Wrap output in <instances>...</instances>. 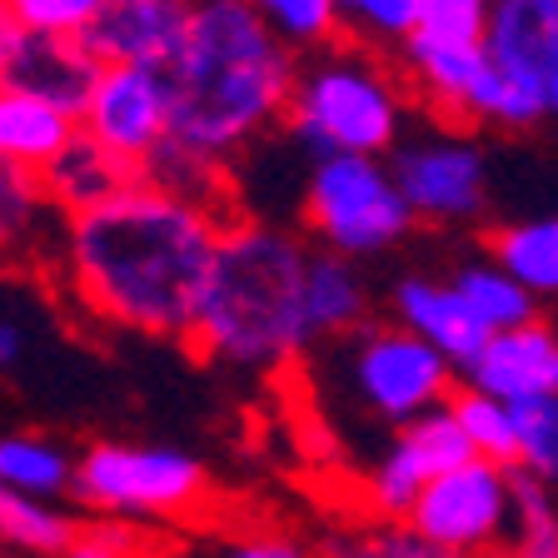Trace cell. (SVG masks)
<instances>
[{
    "label": "cell",
    "instance_id": "6da1fadb",
    "mask_svg": "<svg viewBox=\"0 0 558 558\" xmlns=\"http://www.w3.org/2000/svg\"><path fill=\"white\" fill-rule=\"evenodd\" d=\"M225 215L135 174L116 195L65 215L60 265L75 300L116 329L185 344Z\"/></svg>",
    "mask_w": 558,
    "mask_h": 558
},
{
    "label": "cell",
    "instance_id": "7a4b0ae2",
    "mask_svg": "<svg viewBox=\"0 0 558 558\" xmlns=\"http://www.w3.org/2000/svg\"><path fill=\"white\" fill-rule=\"evenodd\" d=\"M294 70L300 56L259 21L250 0H195L174 56L155 70L165 90V135L220 165L240 160L284 120Z\"/></svg>",
    "mask_w": 558,
    "mask_h": 558
},
{
    "label": "cell",
    "instance_id": "3957f363",
    "mask_svg": "<svg viewBox=\"0 0 558 558\" xmlns=\"http://www.w3.org/2000/svg\"><path fill=\"white\" fill-rule=\"evenodd\" d=\"M304 250L259 220H225L185 344L234 369H279L314 344L304 319Z\"/></svg>",
    "mask_w": 558,
    "mask_h": 558
},
{
    "label": "cell",
    "instance_id": "277c9868",
    "mask_svg": "<svg viewBox=\"0 0 558 558\" xmlns=\"http://www.w3.org/2000/svg\"><path fill=\"white\" fill-rule=\"evenodd\" d=\"M290 135L310 160L335 150L384 155L404 130V95L399 81L374 56L329 50L310 70H294L290 90Z\"/></svg>",
    "mask_w": 558,
    "mask_h": 558
},
{
    "label": "cell",
    "instance_id": "5b68a950",
    "mask_svg": "<svg viewBox=\"0 0 558 558\" xmlns=\"http://www.w3.org/2000/svg\"><path fill=\"white\" fill-rule=\"evenodd\" d=\"M304 220H310L314 240L325 250L349 259H369L414 230V209L404 205L395 174L379 155L335 150L310 165Z\"/></svg>",
    "mask_w": 558,
    "mask_h": 558
},
{
    "label": "cell",
    "instance_id": "8992f818",
    "mask_svg": "<svg viewBox=\"0 0 558 558\" xmlns=\"http://www.w3.org/2000/svg\"><path fill=\"white\" fill-rule=\"evenodd\" d=\"M70 494L100 513L180 519L205 504L209 484L190 453L165 444H95L70 474Z\"/></svg>",
    "mask_w": 558,
    "mask_h": 558
},
{
    "label": "cell",
    "instance_id": "52a82bcc",
    "mask_svg": "<svg viewBox=\"0 0 558 558\" xmlns=\"http://www.w3.org/2000/svg\"><path fill=\"white\" fill-rule=\"evenodd\" d=\"M404 523L429 544V554L499 548L509 538V484H504V464H494L484 453H469L464 464L424 478Z\"/></svg>",
    "mask_w": 558,
    "mask_h": 558
},
{
    "label": "cell",
    "instance_id": "ba28073f",
    "mask_svg": "<svg viewBox=\"0 0 558 558\" xmlns=\"http://www.w3.org/2000/svg\"><path fill=\"white\" fill-rule=\"evenodd\" d=\"M354 349H349V389L384 424H404L418 409L439 404L453 389V364L444 360L434 344H424L418 335L379 325H354Z\"/></svg>",
    "mask_w": 558,
    "mask_h": 558
},
{
    "label": "cell",
    "instance_id": "9c48e42d",
    "mask_svg": "<svg viewBox=\"0 0 558 558\" xmlns=\"http://www.w3.org/2000/svg\"><path fill=\"white\" fill-rule=\"evenodd\" d=\"M399 50H404V65L414 70L424 100H434L444 116L499 120V125H544L534 116V105L499 81V70L488 65L484 46H444V40H424V35L409 31L399 40Z\"/></svg>",
    "mask_w": 558,
    "mask_h": 558
},
{
    "label": "cell",
    "instance_id": "30bf717a",
    "mask_svg": "<svg viewBox=\"0 0 558 558\" xmlns=\"http://www.w3.org/2000/svg\"><path fill=\"white\" fill-rule=\"evenodd\" d=\"M488 65L513 95L548 120L558 110V0H488L484 35Z\"/></svg>",
    "mask_w": 558,
    "mask_h": 558
},
{
    "label": "cell",
    "instance_id": "8fae6325",
    "mask_svg": "<svg viewBox=\"0 0 558 558\" xmlns=\"http://www.w3.org/2000/svg\"><path fill=\"white\" fill-rule=\"evenodd\" d=\"M389 174H395L404 205L414 209V220L459 225L484 215V195H488L484 150L459 135H434L399 150Z\"/></svg>",
    "mask_w": 558,
    "mask_h": 558
},
{
    "label": "cell",
    "instance_id": "7c38bea8",
    "mask_svg": "<svg viewBox=\"0 0 558 558\" xmlns=\"http://www.w3.org/2000/svg\"><path fill=\"white\" fill-rule=\"evenodd\" d=\"M75 125L90 140H100L105 150L125 155L140 165L145 155L165 140V90L160 75L150 65H120V60H100L95 81L81 100Z\"/></svg>",
    "mask_w": 558,
    "mask_h": 558
},
{
    "label": "cell",
    "instance_id": "4fadbf2b",
    "mask_svg": "<svg viewBox=\"0 0 558 558\" xmlns=\"http://www.w3.org/2000/svg\"><path fill=\"white\" fill-rule=\"evenodd\" d=\"M185 11L190 5H180V0H100V11L81 25L75 40L95 60L160 70L180 46Z\"/></svg>",
    "mask_w": 558,
    "mask_h": 558
},
{
    "label": "cell",
    "instance_id": "5bb4252c",
    "mask_svg": "<svg viewBox=\"0 0 558 558\" xmlns=\"http://www.w3.org/2000/svg\"><path fill=\"white\" fill-rule=\"evenodd\" d=\"M464 379L484 395L504 399H534V395H558V339L544 325V314L529 319V325L513 329H494L484 339L474 360H469Z\"/></svg>",
    "mask_w": 558,
    "mask_h": 558
},
{
    "label": "cell",
    "instance_id": "9a60e30c",
    "mask_svg": "<svg viewBox=\"0 0 558 558\" xmlns=\"http://www.w3.org/2000/svg\"><path fill=\"white\" fill-rule=\"evenodd\" d=\"M395 314L409 335H418L424 344H434L444 360L453 364V374H464L469 360L484 349L488 329L478 325V314L459 300L453 284H439V279L424 275H404L395 284Z\"/></svg>",
    "mask_w": 558,
    "mask_h": 558
},
{
    "label": "cell",
    "instance_id": "2e32d148",
    "mask_svg": "<svg viewBox=\"0 0 558 558\" xmlns=\"http://www.w3.org/2000/svg\"><path fill=\"white\" fill-rule=\"evenodd\" d=\"M95 65H100V60H95L75 35L25 31L21 50H15V60L0 85H21V90H35V95H46V100H56L70 116H81V100L95 81Z\"/></svg>",
    "mask_w": 558,
    "mask_h": 558
},
{
    "label": "cell",
    "instance_id": "e0dca14e",
    "mask_svg": "<svg viewBox=\"0 0 558 558\" xmlns=\"http://www.w3.org/2000/svg\"><path fill=\"white\" fill-rule=\"evenodd\" d=\"M135 174H140V165H130L125 155H116V150H105L100 140H90L75 125V135L46 160L40 185H46L50 205H56L60 215H70V209H85V205H95V199L116 195Z\"/></svg>",
    "mask_w": 558,
    "mask_h": 558
},
{
    "label": "cell",
    "instance_id": "ac0fdd59",
    "mask_svg": "<svg viewBox=\"0 0 558 558\" xmlns=\"http://www.w3.org/2000/svg\"><path fill=\"white\" fill-rule=\"evenodd\" d=\"M70 135H75L70 110H60L46 95L21 90V85H0V160L40 174Z\"/></svg>",
    "mask_w": 558,
    "mask_h": 558
},
{
    "label": "cell",
    "instance_id": "d6986e66",
    "mask_svg": "<svg viewBox=\"0 0 558 558\" xmlns=\"http://www.w3.org/2000/svg\"><path fill=\"white\" fill-rule=\"evenodd\" d=\"M369 314V290L349 255L310 250L304 255V319L314 339H339Z\"/></svg>",
    "mask_w": 558,
    "mask_h": 558
},
{
    "label": "cell",
    "instance_id": "ffe728a7",
    "mask_svg": "<svg viewBox=\"0 0 558 558\" xmlns=\"http://www.w3.org/2000/svg\"><path fill=\"white\" fill-rule=\"evenodd\" d=\"M140 174H145L150 185H160V190H170V195L190 199V205L215 209V215L230 205V170H225L220 160H209V155L180 145V140H170V135H165L160 145L140 160Z\"/></svg>",
    "mask_w": 558,
    "mask_h": 558
},
{
    "label": "cell",
    "instance_id": "44dd1931",
    "mask_svg": "<svg viewBox=\"0 0 558 558\" xmlns=\"http://www.w3.org/2000/svg\"><path fill=\"white\" fill-rule=\"evenodd\" d=\"M81 519L60 509V499H31L21 488L0 484V544L21 554H70Z\"/></svg>",
    "mask_w": 558,
    "mask_h": 558
},
{
    "label": "cell",
    "instance_id": "7402d4cb",
    "mask_svg": "<svg viewBox=\"0 0 558 558\" xmlns=\"http://www.w3.org/2000/svg\"><path fill=\"white\" fill-rule=\"evenodd\" d=\"M50 195L35 170L0 160V259H21L40 250L50 234Z\"/></svg>",
    "mask_w": 558,
    "mask_h": 558
},
{
    "label": "cell",
    "instance_id": "603a6c76",
    "mask_svg": "<svg viewBox=\"0 0 558 558\" xmlns=\"http://www.w3.org/2000/svg\"><path fill=\"white\" fill-rule=\"evenodd\" d=\"M449 284L459 290V300L478 314V325H484L488 335H494V329L529 325V319H538V304H544L534 290H523L519 279L499 265H464Z\"/></svg>",
    "mask_w": 558,
    "mask_h": 558
},
{
    "label": "cell",
    "instance_id": "cb8c5ba5",
    "mask_svg": "<svg viewBox=\"0 0 558 558\" xmlns=\"http://www.w3.org/2000/svg\"><path fill=\"white\" fill-rule=\"evenodd\" d=\"M509 484V538L519 554L548 558L558 548V513H554V478L523 464H504Z\"/></svg>",
    "mask_w": 558,
    "mask_h": 558
},
{
    "label": "cell",
    "instance_id": "d4e9b609",
    "mask_svg": "<svg viewBox=\"0 0 558 558\" xmlns=\"http://www.w3.org/2000/svg\"><path fill=\"white\" fill-rule=\"evenodd\" d=\"M494 265L509 269L523 290H534L538 300L558 290V225L554 220H519L509 230L494 234Z\"/></svg>",
    "mask_w": 558,
    "mask_h": 558
},
{
    "label": "cell",
    "instance_id": "484cf974",
    "mask_svg": "<svg viewBox=\"0 0 558 558\" xmlns=\"http://www.w3.org/2000/svg\"><path fill=\"white\" fill-rule=\"evenodd\" d=\"M70 474H75V464L50 439H35V434H5L0 439V484L21 488L31 499H65Z\"/></svg>",
    "mask_w": 558,
    "mask_h": 558
},
{
    "label": "cell",
    "instance_id": "4316f807",
    "mask_svg": "<svg viewBox=\"0 0 558 558\" xmlns=\"http://www.w3.org/2000/svg\"><path fill=\"white\" fill-rule=\"evenodd\" d=\"M395 444L414 459L424 478L444 474V469H453V464H464L469 453H474L469 449V434L459 429V418H453V409L444 404V399L429 404V409H418L414 418H404Z\"/></svg>",
    "mask_w": 558,
    "mask_h": 558
},
{
    "label": "cell",
    "instance_id": "83f0119b",
    "mask_svg": "<svg viewBox=\"0 0 558 558\" xmlns=\"http://www.w3.org/2000/svg\"><path fill=\"white\" fill-rule=\"evenodd\" d=\"M444 404L453 409V418H459V429L469 434V449L474 453H484L494 464H513V459H519V449H513V418H509L504 399L464 384V389H449Z\"/></svg>",
    "mask_w": 558,
    "mask_h": 558
},
{
    "label": "cell",
    "instance_id": "f1b7e54d",
    "mask_svg": "<svg viewBox=\"0 0 558 558\" xmlns=\"http://www.w3.org/2000/svg\"><path fill=\"white\" fill-rule=\"evenodd\" d=\"M250 5L290 50L329 46L339 35V0H250Z\"/></svg>",
    "mask_w": 558,
    "mask_h": 558
},
{
    "label": "cell",
    "instance_id": "f546056e",
    "mask_svg": "<svg viewBox=\"0 0 558 558\" xmlns=\"http://www.w3.org/2000/svg\"><path fill=\"white\" fill-rule=\"evenodd\" d=\"M513 464L534 469V474L554 478L558 474V395H534V399H513Z\"/></svg>",
    "mask_w": 558,
    "mask_h": 558
},
{
    "label": "cell",
    "instance_id": "4dcf8cb0",
    "mask_svg": "<svg viewBox=\"0 0 558 558\" xmlns=\"http://www.w3.org/2000/svg\"><path fill=\"white\" fill-rule=\"evenodd\" d=\"M488 0H418L414 35L444 40V46H478Z\"/></svg>",
    "mask_w": 558,
    "mask_h": 558
},
{
    "label": "cell",
    "instance_id": "1f68e13d",
    "mask_svg": "<svg viewBox=\"0 0 558 558\" xmlns=\"http://www.w3.org/2000/svg\"><path fill=\"white\" fill-rule=\"evenodd\" d=\"M418 488H424V474H418V464L395 444V449L379 459V469L369 474V509L379 513L384 523H404Z\"/></svg>",
    "mask_w": 558,
    "mask_h": 558
},
{
    "label": "cell",
    "instance_id": "d6a6232c",
    "mask_svg": "<svg viewBox=\"0 0 558 558\" xmlns=\"http://www.w3.org/2000/svg\"><path fill=\"white\" fill-rule=\"evenodd\" d=\"M418 0H339V31H354L360 40H389L399 46L414 31Z\"/></svg>",
    "mask_w": 558,
    "mask_h": 558
},
{
    "label": "cell",
    "instance_id": "836d02e7",
    "mask_svg": "<svg viewBox=\"0 0 558 558\" xmlns=\"http://www.w3.org/2000/svg\"><path fill=\"white\" fill-rule=\"evenodd\" d=\"M150 538L140 534V519L130 513H105V519H81V534L70 544V554L90 558H120V554H145Z\"/></svg>",
    "mask_w": 558,
    "mask_h": 558
},
{
    "label": "cell",
    "instance_id": "e575fe53",
    "mask_svg": "<svg viewBox=\"0 0 558 558\" xmlns=\"http://www.w3.org/2000/svg\"><path fill=\"white\" fill-rule=\"evenodd\" d=\"M5 5L25 31L46 35H81V25L100 11V0H5Z\"/></svg>",
    "mask_w": 558,
    "mask_h": 558
},
{
    "label": "cell",
    "instance_id": "d590c367",
    "mask_svg": "<svg viewBox=\"0 0 558 558\" xmlns=\"http://www.w3.org/2000/svg\"><path fill=\"white\" fill-rule=\"evenodd\" d=\"M21 360H25V325L11 319V314H0V374H11Z\"/></svg>",
    "mask_w": 558,
    "mask_h": 558
},
{
    "label": "cell",
    "instance_id": "8d00e7d4",
    "mask_svg": "<svg viewBox=\"0 0 558 558\" xmlns=\"http://www.w3.org/2000/svg\"><path fill=\"white\" fill-rule=\"evenodd\" d=\"M21 40H25V25L11 15V5L0 0V81H5V70H11V60H15V50H21Z\"/></svg>",
    "mask_w": 558,
    "mask_h": 558
},
{
    "label": "cell",
    "instance_id": "74e56055",
    "mask_svg": "<svg viewBox=\"0 0 558 558\" xmlns=\"http://www.w3.org/2000/svg\"><path fill=\"white\" fill-rule=\"evenodd\" d=\"M234 554H244V558H290V554H300V544H294V538H244V544H234Z\"/></svg>",
    "mask_w": 558,
    "mask_h": 558
},
{
    "label": "cell",
    "instance_id": "f35d334b",
    "mask_svg": "<svg viewBox=\"0 0 558 558\" xmlns=\"http://www.w3.org/2000/svg\"><path fill=\"white\" fill-rule=\"evenodd\" d=\"M180 5H195V0H180Z\"/></svg>",
    "mask_w": 558,
    "mask_h": 558
},
{
    "label": "cell",
    "instance_id": "ab89813d",
    "mask_svg": "<svg viewBox=\"0 0 558 558\" xmlns=\"http://www.w3.org/2000/svg\"><path fill=\"white\" fill-rule=\"evenodd\" d=\"M0 554H5V544H0Z\"/></svg>",
    "mask_w": 558,
    "mask_h": 558
}]
</instances>
